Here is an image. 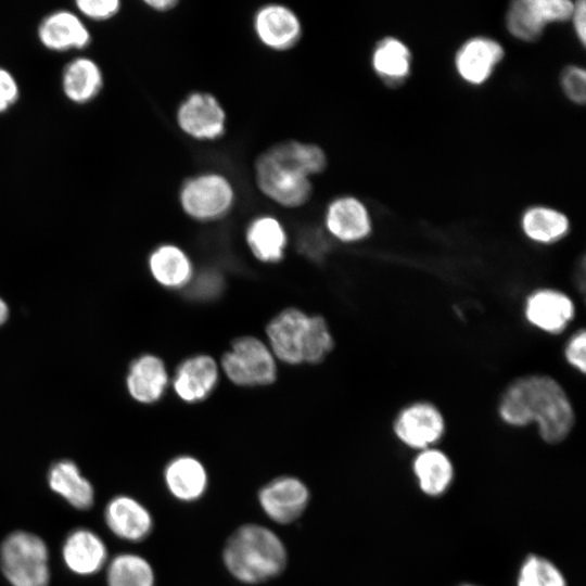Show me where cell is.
<instances>
[{
  "label": "cell",
  "instance_id": "cell-4",
  "mask_svg": "<svg viewBox=\"0 0 586 586\" xmlns=\"http://www.w3.org/2000/svg\"><path fill=\"white\" fill-rule=\"evenodd\" d=\"M49 559L48 545L33 532L16 530L0 543V570L11 586H49Z\"/></svg>",
  "mask_w": 586,
  "mask_h": 586
},
{
  "label": "cell",
  "instance_id": "cell-8",
  "mask_svg": "<svg viewBox=\"0 0 586 586\" xmlns=\"http://www.w3.org/2000/svg\"><path fill=\"white\" fill-rule=\"evenodd\" d=\"M176 122L187 137L199 141L220 139L227 129L222 104L206 91L189 93L177 107Z\"/></svg>",
  "mask_w": 586,
  "mask_h": 586
},
{
  "label": "cell",
  "instance_id": "cell-40",
  "mask_svg": "<svg viewBox=\"0 0 586 586\" xmlns=\"http://www.w3.org/2000/svg\"><path fill=\"white\" fill-rule=\"evenodd\" d=\"M460 586H476V585H472V584H463V585H460Z\"/></svg>",
  "mask_w": 586,
  "mask_h": 586
},
{
  "label": "cell",
  "instance_id": "cell-37",
  "mask_svg": "<svg viewBox=\"0 0 586 586\" xmlns=\"http://www.w3.org/2000/svg\"><path fill=\"white\" fill-rule=\"evenodd\" d=\"M574 33L582 46L586 43V3L584 0L574 2L570 17Z\"/></svg>",
  "mask_w": 586,
  "mask_h": 586
},
{
  "label": "cell",
  "instance_id": "cell-25",
  "mask_svg": "<svg viewBox=\"0 0 586 586\" xmlns=\"http://www.w3.org/2000/svg\"><path fill=\"white\" fill-rule=\"evenodd\" d=\"M245 239L253 255L263 263H277L284 256L286 231L272 215L255 217L246 228Z\"/></svg>",
  "mask_w": 586,
  "mask_h": 586
},
{
  "label": "cell",
  "instance_id": "cell-30",
  "mask_svg": "<svg viewBox=\"0 0 586 586\" xmlns=\"http://www.w3.org/2000/svg\"><path fill=\"white\" fill-rule=\"evenodd\" d=\"M517 586H568L561 570L549 559L528 555L518 572Z\"/></svg>",
  "mask_w": 586,
  "mask_h": 586
},
{
  "label": "cell",
  "instance_id": "cell-18",
  "mask_svg": "<svg viewBox=\"0 0 586 586\" xmlns=\"http://www.w3.org/2000/svg\"><path fill=\"white\" fill-rule=\"evenodd\" d=\"M219 368L208 355H195L183 360L177 368L173 387L176 395L186 403L205 399L215 388Z\"/></svg>",
  "mask_w": 586,
  "mask_h": 586
},
{
  "label": "cell",
  "instance_id": "cell-9",
  "mask_svg": "<svg viewBox=\"0 0 586 586\" xmlns=\"http://www.w3.org/2000/svg\"><path fill=\"white\" fill-rule=\"evenodd\" d=\"M446 430L440 408L425 400L413 402L396 415L393 432L405 446L418 451L434 447Z\"/></svg>",
  "mask_w": 586,
  "mask_h": 586
},
{
  "label": "cell",
  "instance_id": "cell-11",
  "mask_svg": "<svg viewBox=\"0 0 586 586\" xmlns=\"http://www.w3.org/2000/svg\"><path fill=\"white\" fill-rule=\"evenodd\" d=\"M524 316L532 327L548 334H560L573 320L575 305L566 293L542 288L526 297Z\"/></svg>",
  "mask_w": 586,
  "mask_h": 586
},
{
  "label": "cell",
  "instance_id": "cell-10",
  "mask_svg": "<svg viewBox=\"0 0 586 586\" xmlns=\"http://www.w3.org/2000/svg\"><path fill=\"white\" fill-rule=\"evenodd\" d=\"M253 29L263 46L278 52L294 48L303 35L298 15L290 7L276 2L264 4L256 10Z\"/></svg>",
  "mask_w": 586,
  "mask_h": 586
},
{
  "label": "cell",
  "instance_id": "cell-32",
  "mask_svg": "<svg viewBox=\"0 0 586 586\" xmlns=\"http://www.w3.org/2000/svg\"><path fill=\"white\" fill-rule=\"evenodd\" d=\"M560 86L564 95L574 104L583 105L586 100V72L578 65H568L560 74Z\"/></svg>",
  "mask_w": 586,
  "mask_h": 586
},
{
  "label": "cell",
  "instance_id": "cell-1",
  "mask_svg": "<svg viewBox=\"0 0 586 586\" xmlns=\"http://www.w3.org/2000/svg\"><path fill=\"white\" fill-rule=\"evenodd\" d=\"M498 415L504 423L537 426L548 444L564 441L575 424L573 404L561 383L548 374L532 373L514 379L500 395Z\"/></svg>",
  "mask_w": 586,
  "mask_h": 586
},
{
  "label": "cell",
  "instance_id": "cell-24",
  "mask_svg": "<svg viewBox=\"0 0 586 586\" xmlns=\"http://www.w3.org/2000/svg\"><path fill=\"white\" fill-rule=\"evenodd\" d=\"M148 265L153 279L168 289L184 288L193 278V267L188 254L176 244L158 245L151 252Z\"/></svg>",
  "mask_w": 586,
  "mask_h": 586
},
{
  "label": "cell",
  "instance_id": "cell-29",
  "mask_svg": "<svg viewBox=\"0 0 586 586\" xmlns=\"http://www.w3.org/2000/svg\"><path fill=\"white\" fill-rule=\"evenodd\" d=\"M107 586H154L151 564L141 556L124 552L106 564Z\"/></svg>",
  "mask_w": 586,
  "mask_h": 586
},
{
  "label": "cell",
  "instance_id": "cell-26",
  "mask_svg": "<svg viewBox=\"0 0 586 586\" xmlns=\"http://www.w3.org/2000/svg\"><path fill=\"white\" fill-rule=\"evenodd\" d=\"M164 480L170 494L187 502L199 499L207 486L204 466L191 456L171 459L165 467Z\"/></svg>",
  "mask_w": 586,
  "mask_h": 586
},
{
  "label": "cell",
  "instance_id": "cell-28",
  "mask_svg": "<svg viewBox=\"0 0 586 586\" xmlns=\"http://www.w3.org/2000/svg\"><path fill=\"white\" fill-rule=\"evenodd\" d=\"M61 82L63 93L71 102L86 104L100 93L103 74L93 60L80 56L65 66Z\"/></svg>",
  "mask_w": 586,
  "mask_h": 586
},
{
  "label": "cell",
  "instance_id": "cell-38",
  "mask_svg": "<svg viewBox=\"0 0 586 586\" xmlns=\"http://www.w3.org/2000/svg\"><path fill=\"white\" fill-rule=\"evenodd\" d=\"M144 3L157 12H168L179 4L176 0H146Z\"/></svg>",
  "mask_w": 586,
  "mask_h": 586
},
{
  "label": "cell",
  "instance_id": "cell-14",
  "mask_svg": "<svg viewBox=\"0 0 586 586\" xmlns=\"http://www.w3.org/2000/svg\"><path fill=\"white\" fill-rule=\"evenodd\" d=\"M505 56L501 43L491 37L474 36L466 40L455 54V68L469 85L487 81Z\"/></svg>",
  "mask_w": 586,
  "mask_h": 586
},
{
  "label": "cell",
  "instance_id": "cell-31",
  "mask_svg": "<svg viewBox=\"0 0 586 586\" xmlns=\"http://www.w3.org/2000/svg\"><path fill=\"white\" fill-rule=\"evenodd\" d=\"M334 341L327 321L321 316H309L303 345V364H318L333 349Z\"/></svg>",
  "mask_w": 586,
  "mask_h": 586
},
{
  "label": "cell",
  "instance_id": "cell-21",
  "mask_svg": "<svg viewBox=\"0 0 586 586\" xmlns=\"http://www.w3.org/2000/svg\"><path fill=\"white\" fill-rule=\"evenodd\" d=\"M47 481L50 489L73 508L86 511L93 507V485L81 474L75 461L60 459L53 462L48 470Z\"/></svg>",
  "mask_w": 586,
  "mask_h": 586
},
{
  "label": "cell",
  "instance_id": "cell-39",
  "mask_svg": "<svg viewBox=\"0 0 586 586\" xmlns=\"http://www.w3.org/2000/svg\"><path fill=\"white\" fill-rule=\"evenodd\" d=\"M9 317V307L7 303L0 297V327L7 321Z\"/></svg>",
  "mask_w": 586,
  "mask_h": 586
},
{
  "label": "cell",
  "instance_id": "cell-7",
  "mask_svg": "<svg viewBox=\"0 0 586 586\" xmlns=\"http://www.w3.org/2000/svg\"><path fill=\"white\" fill-rule=\"evenodd\" d=\"M574 2L569 0H517L506 13V27L514 38L533 42L552 23L569 21Z\"/></svg>",
  "mask_w": 586,
  "mask_h": 586
},
{
  "label": "cell",
  "instance_id": "cell-33",
  "mask_svg": "<svg viewBox=\"0 0 586 586\" xmlns=\"http://www.w3.org/2000/svg\"><path fill=\"white\" fill-rule=\"evenodd\" d=\"M79 12L94 21H104L115 16L120 10L118 0H77Z\"/></svg>",
  "mask_w": 586,
  "mask_h": 586
},
{
  "label": "cell",
  "instance_id": "cell-19",
  "mask_svg": "<svg viewBox=\"0 0 586 586\" xmlns=\"http://www.w3.org/2000/svg\"><path fill=\"white\" fill-rule=\"evenodd\" d=\"M38 39L50 51L65 52L86 48L91 41V36L76 14L58 10L40 22Z\"/></svg>",
  "mask_w": 586,
  "mask_h": 586
},
{
  "label": "cell",
  "instance_id": "cell-13",
  "mask_svg": "<svg viewBox=\"0 0 586 586\" xmlns=\"http://www.w3.org/2000/svg\"><path fill=\"white\" fill-rule=\"evenodd\" d=\"M258 501L271 520L288 524L297 520L305 511L309 501V491L296 477L280 476L260 488Z\"/></svg>",
  "mask_w": 586,
  "mask_h": 586
},
{
  "label": "cell",
  "instance_id": "cell-3",
  "mask_svg": "<svg viewBox=\"0 0 586 586\" xmlns=\"http://www.w3.org/2000/svg\"><path fill=\"white\" fill-rule=\"evenodd\" d=\"M222 559L230 574L246 584H257L279 575L286 564V550L269 528L245 524L227 539Z\"/></svg>",
  "mask_w": 586,
  "mask_h": 586
},
{
  "label": "cell",
  "instance_id": "cell-35",
  "mask_svg": "<svg viewBox=\"0 0 586 586\" xmlns=\"http://www.w3.org/2000/svg\"><path fill=\"white\" fill-rule=\"evenodd\" d=\"M20 98V88L15 77L0 66V114L9 111Z\"/></svg>",
  "mask_w": 586,
  "mask_h": 586
},
{
  "label": "cell",
  "instance_id": "cell-27",
  "mask_svg": "<svg viewBox=\"0 0 586 586\" xmlns=\"http://www.w3.org/2000/svg\"><path fill=\"white\" fill-rule=\"evenodd\" d=\"M524 235L532 242L553 244L570 232L569 217L559 209L546 205L527 207L520 219Z\"/></svg>",
  "mask_w": 586,
  "mask_h": 586
},
{
  "label": "cell",
  "instance_id": "cell-17",
  "mask_svg": "<svg viewBox=\"0 0 586 586\" xmlns=\"http://www.w3.org/2000/svg\"><path fill=\"white\" fill-rule=\"evenodd\" d=\"M104 523L118 538L127 542H141L153 530L150 511L137 499L128 495H116L105 505Z\"/></svg>",
  "mask_w": 586,
  "mask_h": 586
},
{
  "label": "cell",
  "instance_id": "cell-2",
  "mask_svg": "<svg viewBox=\"0 0 586 586\" xmlns=\"http://www.w3.org/2000/svg\"><path fill=\"white\" fill-rule=\"evenodd\" d=\"M327 165V154L318 144L285 140L257 156L255 182L268 200L285 208H297L310 200L311 178L323 173Z\"/></svg>",
  "mask_w": 586,
  "mask_h": 586
},
{
  "label": "cell",
  "instance_id": "cell-36",
  "mask_svg": "<svg viewBox=\"0 0 586 586\" xmlns=\"http://www.w3.org/2000/svg\"><path fill=\"white\" fill-rule=\"evenodd\" d=\"M221 278L215 272H202L191 286V294L200 298H209L221 290Z\"/></svg>",
  "mask_w": 586,
  "mask_h": 586
},
{
  "label": "cell",
  "instance_id": "cell-12",
  "mask_svg": "<svg viewBox=\"0 0 586 586\" xmlns=\"http://www.w3.org/2000/svg\"><path fill=\"white\" fill-rule=\"evenodd\" d=\"M309 316L294 307L285 308L267 324L268 347L286 365L303 364V345Z\"/></svg>",
  "mask_w": 586,
  "mask_h": 586
},
{
  "label": "cell",
  "instance_id": "cell-23",
  "mask_svg": "<svg viewBox=\"0 0 586 586\" xmlns=\"http://www.w3.org/2000/svg\"><path fill=\"white\" fill-rule=\"evenodd\" d=\"M371 66L387 87H398L410 76L411 51L400 39L392 36L384 37L372 50Z\"/></svg>",
  "mask_w": 586,
  "mask_h": 586
},
{
  "label": "cell",
  "instance_id": "cell-5",
  "mask_svg": "<svg viewBox=\"0 0 586 586\" xmlns=\"http://www.w3.org/2000/svg\"><path fill=\"white\" fill-rule=\"evenodd\" d=\"M183 213L200 222L221 219L233 207L235 190L225 175L204 171L188 178L179 189Z\"/></svg>",
  "mask_w": 586,
  "mask_h": 586
},
{
  "label": "cell",
  "instance_id": "cell-15",
  "mask_svg": "<svg viewBox=\"0 0 586 586\" xmlns=\"http://www.w3.org/2000/svg\"><path fill=\"white\" fill-rule=\"evenodd\" d=\"M324 226L331 237L343 243L362 241L372 230L367 206L353 195L337 196L328 204Z\"/></svg>",
  "mask_w": 586,
  "mask_h": 586
},
{
  "label": "cell",
  "instance_id": "cell-16",
  "mask_svg": "<svg viewBox=\"0 0 586 586\" xmlns=\"http://www.w3.org/2000/svg\"><path fill=\"white\" fill-rule=\"evenodd\" d=\"M61 556L65 566L79 576H91L107 563V548L103 539L92 530L77 527L65 537Z\"/></svg>",
  "mask_w": 586,
  "mask_h": 586
},
{
  "label": "cell",
  "instance_id": "cell-34",
  "mask_svg": "<svg viewBox=\"0 0 586 586\" xmlns=\"http://www.w3.org/2000/svg\"><path fill=\"white\" fill-rule=\"evenodd\" d=\"M566 362L581 374L586 371V333L579 329L573 333L564 346Z\"/></svg>",
  "mask_w": 586,
  "mask_h": 586
},
{
  "label": "cell",
  "instance_id": "cell-20",
  "mask_svg": "<svg viewBox=\"0 0 586 586\" xmlns=\"http://www.w3.org/2000/svg\"><path fill=\"white\" fill-rule=\"evenodd\" d=\"M168 385V372L163 360L152 354H143L129 366L126 386L138 403L153 404L161 399Z\"/></svg>",
  "mask_w": 586,
  "mask_h": 586
},
{
  "label": "cell",
  "instance_id": "cell-22",
  "mask_svg": "<svg viewBox=\"0 0 586 586\" xmlns=\"http://www.w3.org/2000/svg\"><path fill=\"white\" fill-rule=\"evenodd\" d=\"M412 473L424 495L438 497L453 484L455 468L448 455L434 446L418 451L412 460Z\"/></svg>",
  "mask_w": 586,
  "mask_h": 586
},
{
  "label": "cell",
  "instance_id": "cell-6",
  "mask_svg": "<svg viewBox=\"0 0 586 586\" xmlns=\"http://www.w3.org/2000/svg\"><path fill=\"white\" fill-rule=\"evenodd\" d=\"M221 369L230 382L238 386H264L275 382L276 358L262 340L241 336L221 358Z\"/></svg>",
  "mask_w": 586,
  "mask_h": 586
}]
</instances>
